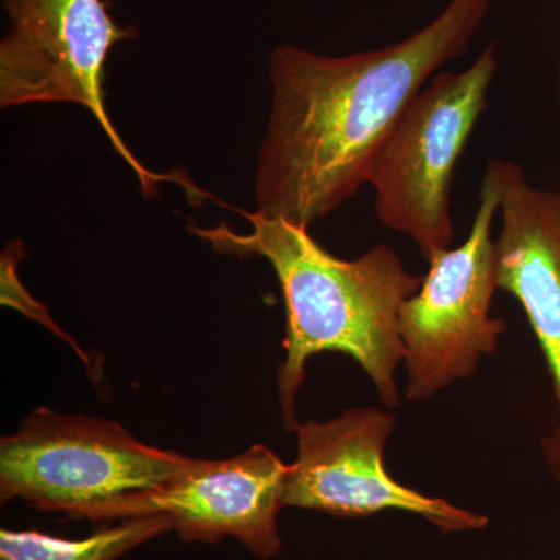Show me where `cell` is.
I'll return each mask as SVG.
<instances>
[{
	"instance_id": "obj_3",
	"label": "cell",
	"mask_w": 560,
	"mask_h": 560,
	"mask_svg": "<svg viewBox=\"0 0 560 560\" xmlns=\"http://www.w3.org/2000/svg\"><path fill=\"white\" fill-rule=\"evenodd\" d=\"M499 70L495 43L460 73L433 77L400 114L368 173L375 215L410 235L427 261L451 248V190L460 154L488 108Z\"/></svg>"
},
{
	"instance_id": "obj_4",
	"label": "cell",
	"mask_w": 560,
	"mask_h": 560,
	"mask_svg": "<svg viewBox=\"0 0 560 560\" xmlns=\"http://www.w3.org/2000/svg\"><path fill=\"white\" fill-rule=\"evenodd\" d=\"M506 165L499 158L489 160L470 234L458 248L442 250L429 261L418 293L401 305L408 401L433 399L453 383L469 381L506 331L503 319L490 316L499 290L492 223L500 212Z\"/></svg>"
},
{
	"instance_id": "obj_6",
	"label": "cell",
	"mask_w": 560,
	"mask_h": 560,
	"mask_svg": "<svg viewBox=\"0 0 560 560\" xmlns=\"http://www.w3.org/2000/svg\"><path fill=\"white\" fill-rule=\"evenodd\" d=\"M10 31L0 43V105L75 103L84 106L113 149L138 176L147 195L161 180H178L143 167L121 140L105 105V66L121 40L138 31L120 27L105 0H3ZM189 189V184H187Z\"/></svg>"
},
{
	"instance_id": "obj_1",
	"label": "cell",
	"mask_w": 560,
	"mask_h": 560,
	"mask_svg": "<svg viewBox=\"0 0 560 560\" xmlns=\"http://www.w3.org/2000/svg\"><path fill=\"white\" fill-rule=\"evenodd\" d=\"M490 5L452 0L410 38L349 57L276 47L256 212L308 228L352 198L408 103L436 70L466 54Z\"/></svg>"
},
{
	"instance_id": "obj_8",
	"label": "cell",
	"mask_w": 560,
	"mask_h": 560,
	"mask_svg": "<svg viewBox=\"0 0 560 560\" xmlns=\"http://www.w3.org/2000/svg\"><path fill=\"white\" fill-rule=\"evenodd\" d=\"M289 467L265 445L230 459H195L160 489L92 506L79 518L94 522L165 515L184 541L217 544L234 537L261 560L282 551L278 514Z\"/></svg>"
},
{
	"instance_id": "obj_7",
	"label": "cell",
	"mask_w": 560,
	"mask_h": 560,
	"mask_svg": "<svg viewBox=\"0 0 560 560\" xmlns=\"http://www.w3.org/2000/svg\"><path fill=\"white\" fill-rule=\"evenodd\" d=\"M389 408L346 410L324 422L298 423V458L283 486V508L318 511L334 517H370L385 511L410 512L442 534L470 533L489 517L429 497L394 480L385 448L397 425Z\"/></svg>"
},
{
	"instance_id": "obj_2",
	"label": "cell",
	"mask_w": 560,
	"mask_h": 560,
	"mask_svg": "<svg viewBox=\"0 0 560 560\" xmlns=\"http://www.w3.org/2000/svg\"><path fill=\"white\" fill-rule=\"evenodd\" d=\"M253 231L237 234L220 224L190 228L217 253L264 257L285 302V360L278 371L280 415L287 430L298 427L296 399L307 361L316 353L352 357L374 383L389 410L400 405L397 370L405 359L399 313L418 293L423 276L411 275L389 245L359 259H338L313 241L308 228L259 212H242Z\"/></svg>"
},
{
	"instance_id": "obj_12",
	"label": "cell",
	"mask_w": 560,
	"mask_h": 560,
	"mask_svg": "<svg viewBox=\"0 0 560 560\" xmlns=\"http://www.w3.org/2000/svg\"><path fill=\"white\" fill-rule=\"evenodd\" d=\"M558 95H559V102H560V68H559V81H558Z\"/></svg>"
},
{
	"instance_id": "obj_10",
	"label": "cell",
	"mask_w": 560,
	"mask_h": 560,
	"mask_svg": "<svg viewBox=\"0 0 560 560\" xmlns=\"http://www.w3.org/2000/svg\"><path fill=\"white\" fill-rule=\"evenodd\" d=\"M173 530L165 515L127 518L84 539H62L39 530H0V560H117L139 545Z\"/></svg>"
},
{
	"instance_id": "obj_5",
	"label": "cell",
	"mask_w": 560,
	"mask_h": 560,
	"mask_svg": "<svg viewBox=\"0 0 560 560\" xmlns=\"http://www.w3.org/2000/svg\"><path fill=\"white\" fill-rule=\"evenodd\" d=\"M194 463L110 420L38 408L0 441V499L79 518L106 501L160 489Z\"/></svg>"
},
{
	"instance_id": "obj_11",
	"label": "cell",
	"mask_w": 560,
	"mask_h": 560,
	"mask_svg": "<svg viewBox=\"0 0 560 560\" xmlns=\"http://www.w3.org/2000/svg\"><path fill=\"white\" fill-rule=\"evenodd\" d=\"M22 256H24V248H22L21 241L11 242L2 254V261H0V282H2V304L9 307L16 308L24 313L28 318L43 324L47 329L54 331L57 337L62 338L66 342L72 346L77 355L83 360L84 366L90 371L92 378L98 381L101 378V371L97 370L98 361L92 360L83 349L77 345L66 331H62L57 326L54 319L50 318V313L47 311L46 305L40 304L35 298L28 293L27 289L22 285L18 268H20Z\"/></svg>"
},
{
	"instance_id": "obj_9",
	"label": "cell",
	"mask_w": 560,
	"mask_h": 560,
	"mask_svg": "<svg viewBox=\"0 0 560 560\" xmlns=\"http://www.w3.org/2000/svg\"><path fill=\"white\" fill-rule=\"evenodd\" d=\"M500 213L499 289L522 305L550 372L558 420L540 451L560 485V194L530 186L521 165L508 161Z\"/></svg>"
}]
</instances>
